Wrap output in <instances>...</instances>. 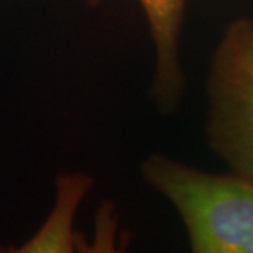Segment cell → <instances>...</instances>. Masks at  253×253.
<instances>
[{
    "label": "cell",
    "mask_w": 253,
    "mask_h": 253,
    "mask_svg": "<svg viewBox=\"0 0 253 253\" xmlns=\"http://www.w3.org/2000/svg\"><path fill=\"white\" fill-rule=\"evenodd\" d=\"M144 183L184 225L193 253H253V181L211 173L161 152L142 159Z\"/></svg>",
    "instance_id": "cell-1"
},
{
    "label": "cell",
    "mask_w": 253,
    "mask_h": 253,
    "mask_svg": "<svg viewBox=\"0 0 253 253\" xmlns=\"http://www.w3.org/2000/svg\"><path fill=\"white\" fill-rule=\"evenodd\" d=\"M206 138L228 172L253 181V16L231 21L206 78Z\"/></svg>",
    "instance_id": "cell-2"
},
{
    "label": "cell",
    "mask_w": 253,
    "mask_h": 253,
    "mask_svg": "<svg viewBox=\"0 0 253 253\" xmlns=\"http://www.w3.org/2000/svg\"><path fill=\"white\" fill-rule=\"evenodd\" d=\"M104 0H87L97 7ZM148 21L155 52L154 72L148 89L149 100L163 117L177 114L187 87L180 61V38L187 0H136Z\"/></svg>",
    "instance_id": "cell-3"
},
{
    "label": "cell",
    "mask_w": 253,
    "mask_h": 253,
    "mask_svg": "<svg viewBox=\"0 0 253 253\" xmlns=\"http://www.w3.org/2000/svg\"><path fill=\"white\" fill-rule=\"evenodd\" d=\"M94 184V179L84 172L58 174L55 181V203L44 224L24 244L11 253H73L78 251L79 236L75 234V217L82 201Z\"/></svg>",
    "instance_id": "cell-4"
}]
</instances>
